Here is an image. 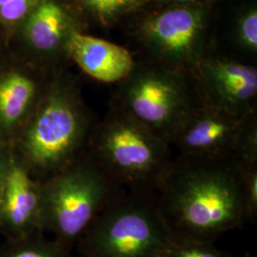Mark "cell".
Masks as SVG:
<instances>
[{
  "label": "cell",
  "mask_w": 257,
  "mask_h": 257,
  "mask_svg": "<svg viewBox=\"0 0 257 257\" xmlns=\"http://www.w3.org/2000/svg\"><path fill=\"white\" fill-rule=\"evenodd\" d=\"M156 206L174 238L214 244L248 221L239 161L234 157L173 158L156 184Z\"/></svg>",
  "instance_id": "cell-1"
},
{
  "label": "cell",
  "mask_w": 257,
  "mask_h": 257,
  "mask_svg": "<svg viewBox=\"0 0 257 257\" xmlns=\"http://www.w3.org/2000/svg\"><path fill=\"white\" fill-rule=\"evenodd\" d=\"M124 189L86 151L41 185V230L70 251Z\"/></svg>",
  "instance_id": "cell-2"
},
{
  "label": "cell",
  "mask_w": 257,
  "mask_h": 257,
  "mask_svg": "<svg viewBox=\"0 0 257 257\" xmlns=\"http://www.w3.org/2000/svg\"><path fill=\"white\" fill-rule=\"evenodd\" d=\"M171 144L111 107L95 126L87 151L120 188L155 192L173 159Z\"/></svg>",
  "instance_id": "cell-3"
},
{
  "label": "cell",
  "mask_w": 257,
  "mask_h": 257,
  "mask_svg": "<svg viewBox=\"0 0 257 257\" xmlns=\"http://www.w3.org/2000/svg\"><path fill=\"white\" fill-rule=\"evenodd\" d=\"M201 103L190 71L164 64L135 65L118 83L112 107L172 144L176 132Z\"/></svg>",
  "instance_id": "cell-4"
},
{
  "label": "cell",
  "mask_w": 257,
  "mask_h": 257,
  "mask_svg": "<svg viewBox=\"0 0 257 257\" xmlns=\"http://www.w3.org/2000/svg\"><path fill=\"white\" fill-rule=\"evenodd\" d=\"M170 237L155 192L124 190L77 246L81 257H161Z\"/></svg>",
  "instance_id": "cell-5"
},
{
  "label": "cell",
  "mask_w": 257,
  "mask_h": 257,
  "mask_svg": "<svg viewBox=\"0 0 257 257\" xmlns=\"http://www.w3.org/2000/svg\"><path fill=\"white\" fill-rule=\"evenodd\" d=\"M93 128L74 94L53 87L22 137L28 165L45 181L82 155Z\"/></svg>",
  "instance_id": "cell-6"
},
{
  "label": "cell",
  "mask_w": 257,
  "mask_h": 257,
  "mask_svg": "<svg viewBox=\"0 0 257 257\" xmlns=\"http://www.w3.org/2000/svg\"><path fill=\"white\" fill-rule=\"evenodd\" d=\"M256 112L241 116L201 103L172 140L179 155L191 157H234L242 154Z\"/></svg>",
  "instance_id": "cell-7"
},
{
  "label": "cell",
  "mask_w": 257,
  "mask_h": 257,
  "mask_svg": "<svg viewBox=\"0 0 257 257\" xmlns=\"http://www.w3.org/2000/svg\"><path fill=\"white\" fill-rule=\"evenodd\" d=\"M205 26L206 13L199 5H175L145 19L141 35L162 64L191 72L198 62Z\"/></svg>",
  "instance_id": "cell-8"
},
{
  "label": "cell",
  "mask_w": 257,
  "mask_h": 257,
  "mask_svg": "<svg viewBox=\"0 0 257 257\" xmlns=\"http://www.w3.org/2000/svg\"><path fill=\"white\" fill-rule=\"evenodd\" d=\"M201 102L237 115L255 112V67L224 58L198 61L191 71Z\"/></svg>",
  "instance_id": "cell-9"
},
{
  "label": "cell",
  "mask_w": 257,
  "mask_h": 257,
  "mask_svg": "<svg viewBox=\"0 0 257 257\" xmlns=\"http://www.w3.org/2000/svg\"><path fill=\"white\" fill-rule=\"evenodd\" d=\"M41 185L9 156L0 209V225L9 240L26 238L41 230Z\"/></svg>",
  "instance_id": "cell-10"
},
{
  "label": "cell",
  "mask_w": 257,
  "mask_h": 257,
  "mask_svg": "<svg viewBox=\"0 0 257 257\" xmlns=\"http://www.w3.org/2000/svg\"><path fill=\"white\" fill-rule=\"evenodd\" d=\"M68 49L83 71L101 82H121L136 65L125 48L77 32L70 34Z\"/></svg>",
  "instance_id": "cell-11"
},
{
  "label": "cell",
  "mask_w": 257,
  "mask_h": 257,
  "mask_svg": "<svg viewBox=\"0 0 257 257\" xmlns=\"http://www.w3.org/2000/svg\"><path fill=\"white\" fill-rule=\"evenodd\" d=\"M37 91L26 75L12 73L0 77V130L10 132L26 113Z\"/></svg>",
  "instance_id": "cell-12"
},
{
  "label": "cell",
  "mask_w": 257,
  "mask_h": 257,
  "mask_svg": "<svg viewBox=\"0 0 257 257\" xmlns=\"http://www.w3.org/2000/svg\"><path fill=\"white\" fill-rule=\"evenodd\" d=\"M65 28L66 16L63 9L54 1H45L28 19L26 35L37 49L48 52L58 45Z\"/></svg>",
  "instance_id": "cell-13"
},
{
  "label": "cell",
  "mask_w": 257,
  "mask_h": 257,
  "mask_svg": "<svg viewBox=\"0 0 257 257\" xmlns=\"http://www.w3.org/2000/svg\"><path fill=\"white\" fill-rule=\"evenodd\" d=\"M0 257H71L70 251L55 240H46L37 233L26 238L9 240L1 248Z\"/></svg>",
  "instance_id": "cell-14"
},
{
  "label": "cell",
  "mask_w": 257,
  "mask_h": 257,
  "mask_svg": "<svg viewBox=\"0 0 257 257\" xmlns=\"http://www.w3.org/2000/svg\"><path fill=\"white\" fill-rule=\"evenodd\" d=\"M161 257H229L212 243L170 237Z\"/></svg>",
  "instance_id": "cell-15"
},
{
  "label": "cell",
  "mask_w": 257,
  "mask_h": 257,
  "mask_svg": "<svg viewBox=\"0 0 257 257\" xmlns=\"http://www.w3.org/2000/svg\"><path fill=\"white\" fill-rule=\"evenodd\" d=\"M84 5L105 24L140 7L145 0H81Z\"/></svg>",
  "instance_id": "cell-16"
},
{
  "label": "cell",
  "mask_w": 257,
  "mask_h": 257,
  "mask_svg": "<svg viewBox=\"0 0 257 257\" xmlns=\"http://www.w3.org/2000/svg\"><path fill=\"white\" fill-rule=\"evenodd\" d=\"M240 164L248 221H255L257 216V164Z\"/></svg>",
  "instance_id": "cell-17"
},
{
  "label": "cell",
  "mask_w": 257,
  "mask_h": 257,
  "mask_svg": "<svg viewBox=\"0 0 257 257\" xmlns=\"http://www.w3.org/2000/svg\"><path fill=\"white\" fill-rule=\"evenodd\" d=\"M239 39L250 51L257 49V12L255 8L248 10L239 21Z\"/></svg>",
  "instance_id": "cell-18"
},
{
  "label": "cell",
  "mask_w": 257,
  "mask_h": 257,
  "mask_svg": "<svg viewBox=\"0 0 257 257\" xmlns=\"http://www.w3.org/2000/svg\"><path fill=\"white\" fill-rule=\"evenodd\" d=\"M35 0H13L0 7V17L8 21H15L27 14Z\"/></svg>",
  "instance_id": "cell-19"
},
{
  "label": "cell",
  "mask_w": 257,
  "mask_h": 257,
  "mask_svg": "<svg viewBox=\"0 0 257 257\" xmlns=\"http://www.w3.org/2000/svg\"><path fill=\"white\" fill-rule=\"evenodd\" d=\"M9 156L8 154L0 149V209L2 203V196L4 191V184H5V176L7 172V165H8Z\"/></svg>",
  "instance_id": "cell-20"
},
{
  "label": "cell",
  "mask_w": 257,
  "mask_h": 257,
  "mask_svg": "<svg viewBox=\"0 0 257 257\" xmlns=\"http://www.w3.org/2000/svg\"><path fill=\"white\" fill-rule=\"evenodd\" d=\"M160 1L174 4V5H198L202 2H206L209 0H160Z\"/></svg>",
  "instance_id": "cell-21"
},
{
  "label": "cell",
  "mask_w": 257,
  "mask_h": 257,
  "mask_svg": "<svg viewBox=\"0 0 257 257\" xmlns=\"http://www.w3.org/2000/svg\"><path fill=\"white\" fill-rule=\"evenodd\" d=\"M11 1H13V0H0V7L3 6V5H5V4L8 3V2H11Z\"/></svg>",
  "instance_id": "cell-22"
},
{
  "label": "cell",
  "mask_w": 257,
  "mask_h": 257,
  "mask_svg": "<svg viewBox=\"0 0 257 257\" xmlns=\"http://www.w3.org/2000/svg\"><path fill=\"white\" fill-rule=\"evenodd\" d=\"M245 257H256V256H253V255H247V256Z\"/></svg>",
  "instance_id": "cell-23"
}]
</instances>
